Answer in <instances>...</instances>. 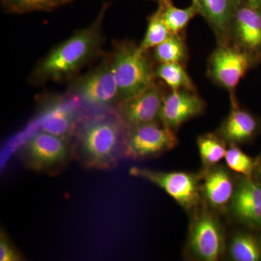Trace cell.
<instances>
[{
  "mask_svg": "<svg viewBox=\"0 0 261 261\" xmlns=\"http://www.w3.org/2000/svg\"><path fill=\"white\" fill-rule=\"evenodd\" d=\"M109 3H103L99 14L38 62L29 77L31 84L70 82L86 65L102 56L105 42L103 22Z\"/></svg>",
  "mask_w": 261,
  "mask_h": 261,
  "instance_id": "cell-1",
  "label": "cell"
},
{
  "mask_svg": "<svg viewBox=\"0 0 261 261\" xmlns=\"http://www.w3.org/2000/svg\"><path fill=\"white\" fill-rule=\"evenodd\" d=\"M128 130L116 108L82 117L75 133L84 165L94 168L112 166L123 154Z\"/></svg>",
  "mask_w": 261,
  "mask_h": 261,
  "instance_id": "cell-2",
  "label": "cell"
},
{
  "mask_svg": "<svg viewBox=\"0 0 261 261\" xmlns=\"http://www.w3.org/2000/svg\"><path fill=\"white\" fill-rule=\"evenodd\" d=\"M110 54L118 85V103L135 97L156 82L153 58L148 51H141L135 43L128 40L115 42Z\"/></svg>",
  "mask_w": 261,
  "mask_h": 261,
  "instance_id": "cell-3",
  "label": "cell"
},
{
  "mask_svg": "<svg viewBox=\"0 0 261 261\" xmlns=\"http://www.w3.org/2000/svg\"><path fill=\"white\" fill-rule=\"evenodd\" d=\"M68 93L89 108L109 109L118 103V89L111 54L82 76L70 81Z\"/></svg>",
  "mask_w": 261,
  "mask_h": 261,
  "instance_id": "cell-4",
  "label": "cell"
},
{
  "mask_svg": "<svg viewBox=\"0 0 261 261\" xmlns=\"http://www.w3.org/2000/svg\"><path fill=\"white\" fill-rule=\"evenodd\" d=\"M255 66L251 57L233 44H217L207 60V76L232 96L243 77Z\"/></svg>",
  "mask_w": 261,
  "mask_h": 261,
  "instance_id": "cell-5",
  "label": "cell"
},
{
  "mask_svg": "<svg viewBox=\"0 0 261 261\" xmlns=\"http://www.w3.org/2000/svg\"><path fill=\"white\" fill-rule=\"evenodd\" d=\"M175 130L161 121L128 128L123 155L128 159H145L156 157L178 145Z\"/></svg>",
  "mask_w": 261,
  "mask_h": 261,
  "instance_id": "cell-6",
  "label": "cell"
},
{
  "mask_svg": "<svg viewBox=\"0 0 261 261\" xmlns=\"http://www.w3.org/2000/svg\"><path fill=\"white\" fill-rule=\"evenodd\" d=\"M130 174L144 178L163 189L171 198L187 211L198 205L200 200V185L195 175L185 171L161 172L134 167Z\"/></svg>",
  "mask_w": 261,
  "mask_h": 261,
  "instance_id": "cell-7",
  "label": "cell"
},
{
  "mask_svg": "<svg viewBox=\"0 0 261 261\" xmlns=\"http://www.w3.org/2000/svg\"><path fill=\"white\" fill-rule=\"evenodd\" d=\"M70 151L66 139L48 132H39L24 146L22 155L29 167L49 171L66 163Z\"/></svg>",
  "mask_w": 261,
  "mask_h": 261,
  "instance_id": "cell-8",
  "label": "cell"
},
{
  "mask_svg": "<svg viewBox=\"0 0 261 261\" xmlns=\"http://www.w3.org/2000/svg\"><path fill=\"white\" fill-rule=\"evenodd\" d=\"M166 92L161 84L152 85L128 100L118 103L116 111L128 128L160 121Z\"/></svg>",
  "mask_w": 261,
  "mask_h": 261,
  "instance_id": "cell-9",
  "label": "cell"
},
{
  "mask_svg": "<svg viewBox=\"0 0 261 261\" xmlns=\"http://www.w3.org/2000/svg\"><path fill=\"white\" fill-rule=\"evenodd\" d=\"M231 44L251 57L261 65V13L242 0L231 29Z\"/></svg>",
  "mask_w": 261,
  "mask_h": 261,
  "instance_id": "cell-10",
  "label": "cell"
},
{
  "mask_svg": "<svg viewBox=\"0 0 261 261\" xmlns=\"http://www.w3.org/2000/svg\"><path fill=\"white\" fill-rule=\"evenodd\" d=\"M189 246L201 260H219L223 252V231L217 220L210 214L199 216L192 224Z\"/></svg>",
  "mask_w": 261,
  "mask_h": 261,
  "instance_id": "cell-11",
  "label": "cell"
},
{
  "mask_svg": "<svg viewBox=\"0 0 261 261\" xmlns=\"http://www.w3.org/2000/svg\"><path fill=\"white\" fill-rule=\"evenodd\" d=\"M80 101L70 93L65 97L47 98L43 105L42 130L67 140L75 133L82 118L75 112V103Z\"/></svg>",
  "mask_w": 261,
  "mask_h": 261,
  "instance_id": "cell-12",
  "label": "cell"
},
{
  "mask_svg": "<svg viewBox=\"0 0 261 261\" xmlns=\"http://www.w3.org/2000/svg\"><path fill=\"white\" fill-rule=\"evenodd\" d=\"M204 99L194 91L171 90L163 100L160 121L173 130L205 111Z\"/></svg>",
  "mask_w": 261,
  "mask_h": 261,
  "instance_id": "cell-13",
  "label": "cell"
},
{
  "mask_svg": "<svg viewBox=\"0 0 261 261\" xmlns=\"http://www.w3.org/2000/svg\"><path fill=\"white\" fill-rule=\"evenodd\" d=\"M242 0H192L214 32L217 44H231L235 13Z\"/></svg>",
  "mask_w": 261,
  "mask_h": 261,
  "instance_id": "cell-14",
  "label": "cell"
},
{
  "mask_svg": "<svg viewBox=\"0 0 261 261\" xmlns=\"http://www.w3.org/2000/svg\"><path fill=\"white\" fill-rule=\"evenodd\" d=\"M231 109L221 123L220 137L231 145L245 143L253 138L259 129L258 119L239 106L234 95L231 96Z\"/></svg>",
  "mask_w": 261,
  "mask_h": 261,
  "instance_id": "cell-15",
  "label": "cell"
},
{
  "mask_svg": "<svg viewBox=\"0 0 261 261\" xmlns=\"http://www.w3.org/2000/svg\"><path fill=\"white\" fill-rule=\"evenodd\" d=\"M203 187L206 198L216 208L224 207L233 196V182L222 168H215L207 173Z\"/></svg>",
  "mask_w": 261,
  "mask_h": 261,
  "instance_id": "cell-16",
  "label": "cell"
},
{
  "mask_svg": "<svg viewBox=\"0 0 261 261\" xmlns=\"http://www.w3.org/2000/svg\"><path fill=\"white\" fill-rule=\"evenodd\" d=\"M158 9L161 12L163 20L172 34L183 33L190 21L197 15L198 10L193 3L185 8L173 5L172 0H164L158 3Z\"/></svg>",
  "mask_w": 261,
  "mask_h": 261,
  "instance_id": "cell-17",
  "label": "cell"
},
{
  "mask_svg": "<svg viewBox=\"0 0 261 261\" xmlns=\"http://www.w3.org/2000/svg\"><path fill=\"white\" fill-rule=\"evenodd\" d=\"M188 49L183 33L171 37L153 48L152 58L159 63H178L185 65L188 61Z\"/></svg>",
  "mask_w": 261,
  "mask_h": 261,
  "instance_id": "cell-18",
  "label": "cell"
},
{
  "mask_svg": "<svg viewBox=\"0 0 261 261\" xmlns=\"http://www.w3.org/2000/svg\"><path fill=\"white\" fill-rule=\"evenodd\" d=\"M155 74L171 90L197 92L195 83L181 63H160L156 66Z\"/></svg>",
  "mask_w": 261,
  "mask_h": 261,
  "instance_id": "cell-19",
  "label": "cell"
},
{
  "mask_svg": "<svg viewBox=\"0 0 261 261\" xmlns=\"http://www.w3.org/2000/svg\"><path fill=\"white\" fill-rule=\"evenodd\" d=\"M75 0H0L3 10L10 14L50 12Z\"/></svg>",
  "mask_w": 261,
  "mask_h": 261,
  "instance_id": "cell-20",
  "label": "cell"
},
{
  "mask_svg": "<svg viewBox=\"0 0 261 261\" xmlns=\"http://www.w3.org/2000/svg\"><path fill=\"white\" fill-rule=\"evenodd\" d=\"M225 141L214 134L200 136L197 140V147L202 162L205 166H212L225 159L227 149Z\"/></svg>",
  "mask_w": 261,
  "mask_h": 261,
  "instance_id": "cell-21",
  "label": "cell"
},
{
  "mask_svg": "<svg viewBox=\"0 0 261 261\" xmlns=\"http://www.w3.org/2000/svg\"><path fill=\"white\" fill-rule=\"evenodd\" d=\"M230 255L236 261H257L261 259V245L256 238L248 233H240L230 245Z\"/></svg>",
  "mask_w": 261,
  "mask_h": 261,
  "instance_id": "cell-22",
  "label": "cell"
},
{
  "mask_svg": "<svg viewBox=\"0 0 261 261\" xmlns=\"http://www.w3.org/2000/svg\"><path fill=\"white\" fill-rule=\"evenodd\" d=\"M172 35L158 9L147 18V27L144 39L139 44L141 51H149Z\"/></svg>",
  "mask_w": 261,
  "mask_h": 261,
  "instance_id": "cell-23",
  "label": "cell"
},
{
  "mask_svg": "<svg viewBox=\"0 0 261 261\" xmlns=\"http://www.w3.org/2000/svg\"><path fill=\"white\" fill-rule=\"evenodd\" d=\"M235 211L261 205V185L247 178L233 197Z\"/></svg>",
  "mask_w": 261,
  "mask_h": 261,
  "instance_id": "cell-24",
  "label": "cell"
},
{
  "mask_svg": "<svg viewBox=\"0 0 261 261\" xmlns=\"http://www.w3.org/2000/svg\"><path fill=\"white\" fill-rule=\"evenodd\" d=\"M225 161L229 169L248 178L256 168L255 161L235 145H231L226 151Z\"/></svg>",
  "mask_w": 261,
  "mask_h": 261,
  "instance_id": "cell-25",
  "label": "cell"
},
{
  "mask_svg": "<svg viewBox=\"0 0 261 261\" xmlns=\"http://www.w3.org/2000/svg\"><path fill=\"white\" fill-rule=\"evenodd\" d=\"M20 252L10 243L9 239L7 238L4 231H1L0 236V260L18 261L22 260Z\"/></svg>",
  "mask_w": 261,
  "mask_h": 261,
  "instance_id": "cell-26",
  "label": "cell"
},
{
  "mask_svg": "<svg viewBox=\"0 0 261 261\" xmlns=\"http://www.w3.org/2000/svg\"><path fill=\"white\" fill-rule=\"evenodd\" d=\"M245 222L253 226H261V205L235 211Z\"/></svg>",
  "mask_w": 261,
  "mask_h": 261,
  "instance_id": "cell-27",
  "label": "cell"
},
{
  "mask_svg": "<svg viewBox=\"0 0 261 261\" xmlns=\"http://www.w3.org/2000/svg\"><path fill=\"white\" fill-rule=\"evenodd\" d=\"M245 1L261 13V0H245Z\"/></svg>",
  "mask_w": 261,
  "mask_h": 261,
  "instance_id": "cell-28",
  "label": "cell"
},
{
  "mask_svg": "<svg viewBox=\"0 0 261 261\" xmlns=\"http://www.w3.org/2000/svg\"><path fill=\"white\" fill-rule=\"evenodd\" d=\"M257 174H258L259 177H260L261 179V166H259V168H257Z\"/></svg>",
  "mask_w": 261,
  "mask_h": 261,
  "instance_id": "cell-29",
  "label": "cell"
},
{
  "mask_svg": "<svg viewBox=\"0 0 261 261\" xmlns=\"http://www.w3.org/2000/svg\"><path fill=\"white\" fill-rule=\"evenodd\" d=\"M152 1L157 2V3H159V2L164 1V0H152Z\"/></svg>",
  "mask_w": 261,
  "mask_h": 261,
  "instance_id": "cell-30",
  "label": "cell"
}]
</instances>
